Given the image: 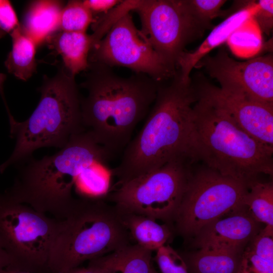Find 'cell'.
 Here are the masks:
<instances>
[{"instance_id": "cb8c5ba5", "label": "cell", "mask_w": 273, "mask_h": 273, "mask_svg": "<svg viewBox=\"0 0 273 273\" xmlns=\"http://www.w3.org/2000/svg\"><path fill=\"white\" fill-rule=\"evenodd\" d=\"M94 16L83 1H69L62 9L60 29L67 32H86Z\"/></svg>"}, {"instance_id": "e575fe53", "label": "cell", "mask_w": 273, "mask_h": 273, "mask_svg": "<svg viewBox=\"0 0 273 273\" xmlns=\"http://www.w3.org/2000/svg\"><path fill=\"white\" fill-rule=\"evenodd\" d=\"M151 273H158V272L153 267L151 270Z\"/></svg>"}, {"instance_id": "4316f807", "label": "cell", "mask_w": 273, "mask_h": 273, "mask_svg": "<svg viewBox=\"0 0 273 273\" xmlns=\"http://www.w3.org/2000/svg\"><path fill=\"white\" fill-rule=\"evenodd\" d=\"M256 4L257 9L252 17L261 30L269 35L273 27V1L259 0Z\"/></svg>"}, {"instance_id": "ac0fdd59", "label": "cell", "mask_w": 273, "mask_h": 273, "mask_svg": "<svg viewBox=\"0 0 273 273\" xmlns=\"http://www.w3.org/2000/svg\"><path fill=\"white\" fill-rule=\"evenodd\" d=\"M153 251L129 244L90 260L104 273H151Z\"/></svg>"}, {"instance_id": "3957f363", "label": "cell", "mask_w": 273, "mask_h": 273, "mask_svg": "<svg viewBox=\"0 0 273 273\" xmlns=\"http://www.w3.org/2000/svg\"><path fill=\"white\" fill-rule=\"evenodd\" d=\"M112 157L85 130L72 135L55 154L30 160L4 194L40 212L62 219L76 200L72 190L80 174L96 163L106 165Z\"/></svg>"}, {"instance_id": "e0dca14e", "label": "cell", "mask_w": 273, "mask_h": 273, "mask_svg": "<svg viewBox=\"0 0 273 273\" xmlns=\"http://www.w3.org/2000/svg\"><path fill=\"white\" fill-rule=\"evenodd\" d=\"M55 34L52 37L53 45L62 58L64 68L74 76L87 70L89 55L95 44L92 35L63 31Z\"/></svg>"}, {"instance_id": "83f0119b", "label": "cell", "mask_w": 273, "mask_h": 273, "mask_svg": "<svg viewBox=\"0 0 273 273\" xmlns=\"http://www.w3.org/2000/svg\"><path fill=\"white\" fill-rule=\"evenodd\" d=\"M16 12L7 0H0V38L19 26Z\"/></svg>"}, {"instance_id": "836d02e7", "label": "cell", "mask_w": 273, "mask_h": 273, "mask_svg": "<svg viewBox=\"0 0 273 273\" xmlns=\"http://www.w3.org/2000/svg\"><path fill=\"white\" fill-rule=\"evenodd\" d=\"M6 79V75L5 74L0 73V94L3 97L4 101H5V99L4 95L3 84Z\"/></svg>"}, {"instance_id": "f1b7e54d", "label": "cell", "mask_w": 273, "mask_h": 273, "mask_svg": "<svg viewBox=\"0 0 273 273\" xmlns=\"http://www.w3.org/2000/svg\"><path fill=\"white\" fill-rule=\"evenodd\" d=\"M252 240L251 246L248 249L260 258L273 262L272 237L259 232Z\"/></svg>"}, {"instance_id": "2e32d148", "label": "cell", "mask_w": 273, "mask_h": 273, "mask_svg": "<svg viewBox=\"0 0 273 273\" xmlns=\"http://www.w3.org/2000/svg\"><path fill=\"white\" fill-rule=\"evenodd\" d=\"M63 8V2L59 1H34L27 7L20 26L38 46L51 38L60 29Z\"/></svg>"}, {"instance_id": "484cf974", "label": "cell", "mask_w": 273, "mask_h": 273, "mask_svg": "<svg viewBox=\"0 0 273 273\" xmlns=\"http://www.w3.org/2000/svg\"><path fill=\"white\" fill-rule=\"evenodd\" d=\"M188 2L196 16L205 23L211 24L212 19L224 15L221 8L225 0H188Z\"/></svg>"}, {"instance_id": "1f68e13d", "label": "cell", "mask_w": 273, "mask_h": 273, "mask_svg": "<svg viewBox=\"0 0 273 273\" xmlns=\"http://www.w3.org/2000/svg\"><path fill=\"white\" fill-rule=\"evenodd\" d=\"M13 267V263L7 253L0 246V273L8 268Z\"/></svg>"}, {"instance_id": "52a82bcc", "label": "cell", "mask_w": 273, "mask_h": 273, "mask_svg": "<svg viewBox=\"0 0 273 273\" xmlns=\"http://www.w3.org/2000/svg\"><path fill=\"white\" fill-rule=\"evenodd\" d=\"M193 163L185 158L117 185L105 196L121 214L133 213L165 222L174 219L187 189Z\"/></svg>"}, {"instance_id": "d6a6232c", "label": "cell", "mask_w": 273, "mask_h": 273, "mask_svg": "<svg viewBox=\"0 0 273 273\" xmlns=\"http://www.w3.org/2000/svg\"><path fill=\"white\" fill-rule=\"evenodd\" d=\"M4 273H35L34 272L14 268H7Z\"/></svg>"}, {"instance_id": "f546056e", "label": "cell", "mask_w": 273, "mask_h": 273, "mask_svg": "<svg viewBox=\"0 0 273 273\" xmlns=\"http://www.w3.org/2000/svg\"><path fill=\"white\" fill-rule=\"evenodd\" d=\"M120 0H85L83 2L94 16L95 14H105L119 5Z\"/></svg>"}, {"instance_id": "d590c367", "label": "cell", "mask_w": 273, "mask_h": 273, "mask_svg": "<svg viewBox=\"0 0 273 273\" xmlns=\"http://www.w3.org/2000/svg\"><path fill=\"white\" fill-rule=\"evenodd\" d=\"M260 273H273V271L263 272H260Z\"/></svg>"}, {"instance_id": "9c48e42d", "label": "cell", "mask_w": 273, "mask_h": 273, "mask_svg": "<svg viewBox=\"0 0 273 273\" xmlns=\"http://www.w3.org/2000/svg\"><path fill=\"white\" fill-rule=\"evenodd\" d=\"M249 186L205 165L192 174L174 221L177 231L193 237L229 212L246 208Z\"/></svg>"}, {"instance_id": "8992f818", "label": "cell", "mask_w": 273, "mask_h": 273, "mask_svg": "<svg viewBox=\"0 0 273 273\" xmlns=\"http://www.w3.org/2000/svg\"><path fill=\"white\" fill-rule=\"evenodd\" d=\"M193 112L200 159L206 166L248 186L259 174L272 175L273 151L202 99L197 98Z\"/></svg>"}, {"instance_id": "6da1fadb", "label": "cell", "mask_w": 273, "mask_h": 273, "mask_svg": "<svg viewBox=\"0 0 273 273\" xmlns=\"http://www.w3.org/2000/svg\"><path fill=\"white\" fill-rule=\"evenodd\" d=\"M169 84L159 83L156 99L145 124L123 151L120 163L110 169L117 185L176 159L193 163L200 159L193 106L197 101L192 83L177 72Z\"/></svg>"}, {"instance_id": "7a4b0ae2", "label": "cell", "mask_w": 273, "mask_h": 273, "mask_svg": "<svg viewBox=\"0 0 273 273\" xmlns=\"http://www.w3.org/2000/svg\"><path fill=\"white\" fill-rule=\"evenodd\" d=\"M89 72L82 86V122L86 130L112 156L129 143L138 124L148 114L156 97L159 83L135 73L116 75L111 67L89 63Z\"/></svg>"}, {"instance_id": "7402d4cb", "label": "cell", "mask_w": 273, "mask_h": 273, "mask_svg": "<svg viewBox=\"0 0 273 273\" xmlns=\"http://www.w3.org/2000/svg\"><path fill=\"white\" fill-rule=\"evenodd\" d=\"M242 256L231 251L199 249L189 264L193 273H239Z\"/></svg>"}, {"instance_id": "30bf717a", "label": "cell", "mask_w": 273, "mask_h": 273, "mask_svg": "<svg viewBox=\"0 0 273 273\" xmlns=\"http://www.w3.org/2000/svg\"><path fill=\"white\" fill-rule=\"evenodd\" d=\"M133 11L140 17L142 33L175 71L186 46L212 26L196 16L188 0H141Z\"/></svg>"}, {"instance_id": "44dd1931", "label": "cell", "mask_w": 273, "mask_h": 273, "mask_svg": "<svg viewBox=\"0 0 273 273\" xmlns=\"http://www.w3.org/2000/svg\"><path fill=\"white\" fill-rule=\"evenodd\" d=\"M244 205L248 212L258 222L265 224L260 232L272 237L273 234V184L262 183L257 180L249 185Z\"/></svg>"}, {"instance_id": "d6986e66", "label": "cell", "mask_w": 273, "mask_h": 273, "mask_svg": "<svg viewBox=\"0 0 273 273\" xmlns=\"http://www.w3.org/2000/svg\"><path fill=\"white\" fill-rule=\"evenodd\" d=\"M120 214L131 239L144 248L156 251L165 245L171 236L168 226L155 219L133 213Z\"/></svg>"}, {"instance_id": "9a60e30c", "label": "cell", "mask_w": 273, "mask_h": 273, "mask_svg": "<svg viewBox=\"0 0 273 273\" xmlns=\"http://www.w3.org/2000/svg\"><path fill=\"white\" fill-rule=\"evenodd\" d=\"M256 9V3L239 9L215 26L195 51L183 52L176 64L181 80L185 83L190 82V75L196 64L212 50L226 41L236 30L252 17Z\"/></svg>"}, {"instance_id": "7c38bea8", "label": "cell", "mask_w": 273, "mask_h": 273, "mask_svg": "<svg viewBox=\"0 0 273 273\" xmlns=\"http://www.w3.org/2000/svg\"><path fill=\"white\" fill-rule=\"evenodd\" d=\"M203 67L222 89L273 105V57L271 54L237 61L221 49L214 56L203 57L195 68Z\"/></svg>"}, {"instance_id": "4dcf8cb0", "label": "cell", "mask_w": 273, "mask_h": 273, "mask_svg": "<svg viewBox=\"0 0 273 273\" xmlns=\"http://www.w3.org/2000/svg\"><path fill=\"white\" fill-rule=\"evenodd\" d=\"M64 273H104L98 265L90 261L86 267H77Z\"/></svg>"}, {"instance_id": "5b68a950", "label": "cell", "mask_w": 273, "mask_h": 273, "mask_svg": "<svg viewBox=\"0 0 273 273\" xmlns=\"http://www.w3.org/2000/svg\"><path fill=\"white\" fill-rule=\"evenodd\" d=\"M74 78L63 68L54 77L45 80L39 90V103L28 118L19 122L9 115L11 136L16 139V145L9 159L0 165L1 173L29 159L38 149H61L72 135L86 130Z\"/></svg>"}, {"instance_id": "ba28073f", "label": "cell", "mask_w": 273, "mask_h": 273, "mask_svg": "<svg viewBox=\"0 0 273 273\" xmlns=\"http://www.w3.org/2000/svg\"><path fill=\"white\" fill-rule=\"evenodd\" d=\"M59 219L0 195V246L13 267L42 273L48 264Z\"/></svg>"}, {"instance_id": "d4e9b609", "label": "cell", "mask_w": 273, "mask_h": 273, "mask_svg": "<svg viewBox=\"0 0 273 273\" xmlns=\"http://www.w3.org/2000/svg\"><path fill=\"white\" fill-rule=\"evenodd\" d=\"M156 251L155 259L161 273H188L186 262L170 246L164 245Z\"/></svg>"}, {"instance_id": "ffe728a7", "label": "cell", "mask_w": 273, "mask_h": 273, "mask_svg": "<svg viewBox=\"0 0 273 273\" xmlns=\"http://www.w3.org/2000/svg\"><path fill=\"white\" fill-rule=\"evenodd\" d=\"M11 51L5 64L8 71L23 80L29 79L36 69L35 42L22 30L20 25L11 33Z\"/></svg>"}, {"instance_id": "4fadbf2b", "label": "cell", "mask_w": 273, "mask_h": 273, "mask_svg": "<svg viewBox=\"0 0 273 273\" xmlns=\"http://www.w3.org/2000/svg\"><path fill=\"white\" fill-rule=\"evenodd\" d=\"M194 88L197 98L222 111L240 129L273 151V105L230 93L206 81Z\"/></svg>"}, {"instance_id": "5bb4252c", "label": "cell", "mask_w": 273, "mask_h": 273, "mask_svg": "<svg viewBox=\"0 0 273 273\" xmlns=\"http://www.w3.org/2000/svg\"><path fill=\"white\" fill-rule=\"evenodd\" d=\"M258 233V222L245 208L204 226L194 236V244L199 249L242 253L243 247Z\"/></svg>"}, {"instance_id": "277c9868", "label": "cell", "mask_w": 273, "mask_h": 273, "mask_svg": "<svg viewBox=\"0 0 273 273\" xmlns=\"http://www.w3.org/2000/svg\"><path fill=\"white\" fill-rule=\"evenodd\" d=\"M130 240L121 214L105 196H80L59 219L49 272L64 273L130 244Z\"/></svg>"}, {"instance_id": "8fae6325", "label": "cell", "mask_w": 273, "mask_h": 273, "mask_svg": "<svg viewBox=\"0 0 273 273\" xmlns=\"http://www.w3.org/2000/svg\"><path fill=\"white\" fill-rule=\"evenodd\" d=\"M89 63L127 68L158 82L171 78V69L135 27L130 12L119 18L91 50Z\"/></svg>"}, {"instance_id": "603a6c76", "label": "cell", "mask_w": 273, "mask_h": 273, "mask_svg": "<svg viewBox=\"0 0 273 273\" xmlns=\"http://www.w3.org/2000/svg\"><path fill=\"white\" fill-rule=\"evenodd\" d=\"M110 169L96 163L86 168L78 177L76 187L80 196L104 197L109 190Z\"/></svg>"}]
</instances>
